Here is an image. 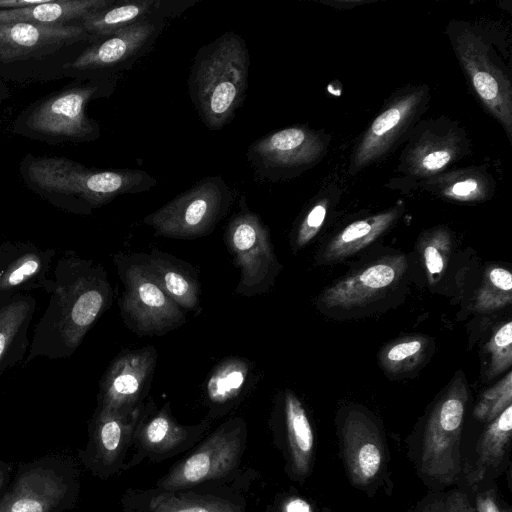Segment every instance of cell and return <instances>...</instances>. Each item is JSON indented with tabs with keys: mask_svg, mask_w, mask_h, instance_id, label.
Wrapping results in <instances>:
<instances>
[{
	"mask_svg": "<svg viewBox=\"0 0 512 512\" xmlns=\"http://www.w3.org/2000/svg\"><path fill=\"white\" fill-rule=\"evenodd\" d=\"M91 35L81 24L14 23L0 25V61L41 57Z\"/></svg>",
	"mask_w": 512,
	"mask_h": 512,
	"instance_id": "e0dca14e",
	"label": "cell"
},
{
	"mask_svg": "<svg viewBox=\"0 0 512 512\" xmlns=\"http://www.w3.org/2000/svg\"><path fill=\"white\" fill-rule=\"evenodd\" d=\"M477 508L479 512H501L493 498L488 494L478 497Z\"/></svg>",
	"mask_w": 512,
	"mask_h": 512,
	"instance_id": "b9f144b4",
	"label": "cell"
},
{
	"mask_svg": "<svg viewBox=\"0 0 512 512\" xmlns=\"http://www.w3.org/2000/svg\"><path fill=\"white\" fill-rule=\"evenodd\" d=\"M157 358L153 345L121 351L100 380L96 409L129 414L141 408L150 389Z\"/></svg>",
	"mask_w": 512,
	"mask_h": 512,
	"instance_id": "8fae6325",
	"label": "cell"
},
{
	"mask_svg": "<svg viewBox=\"0 0 512 512\" xmlns=\"http://www.w3.org/2000/svg\"><path fill=\"white\" fill-rule=\"evenodd\" d=\"M234 193L220 176H209L145 216L155 236L190 240L209 235L228 214Z\"/></svg>",
	"mask_w": 512,
	"mask_h": 512,
	"instance_id": "8992f818",
	"label": "cell"
},
{
	"mask_svg": "<svg viewBox=\"0 0 512 512\" xmlns=\"http://www.w3.org/2000/svg\"><path fill=\"white\" fill-rule=\"evenodd\" d=\"M48 0H0V10L21 9L45 3Z\"/></svg>",
	"mask_w": 512,
	"mask_h": 512,
	"instance_id": "ab89813d",
	"label": "cell"
},
{
	"mask_svg": "<svg viewBox=\"0 0 512 512\" xmlns=\"http://www.w3.org/2000/svg\"><path fill=\"white\" fill-rule=\"evenodd\" d=\"M166 18L155 17L127 26L85 49L66 68L86 71L129 64L157 38Z\"/></svg>",
	"mask_w": 512,
	"mask_h": 512,
	"instance_id": "ac0fdd59",
	"label": "cell"
},
{
	"mask_svg": "<svg viewBox=\"0 0 512 512\" xmlns=\"http://www.w3.org/2000/svg\"><path fill=\"white\" fill-rule=\"evenodd\" d=\"M456 56L481 103L512 135V89L492 50L474 29L464 26L451 37Z\"/></svg>",
	"mask_w": 512,
	"mask_h": 512,
	"instance_id": "ba28073f",
	"label": "cell"
},
{
	"mask_svg": "<svg viewBox=\"0 0 512 512\" xmlns=\"http://www.w3.org/2000/svg\"><path fill=\"white\" fill-rule=\"evenodd\" d=\"M489 350L492 353L491 369L493 374L500 373L511 364L512 322L503 325L494 335Z\"/></svg>",
	"mask_w": 512,
	"mask_h": 512,
	"instance_id": "d6a6232c",
	"label": "cell"
},
{
	"mask_svg": "<svg viewBox=\"0 0 512 512\" xmlns=\"http://www.w3.org/2000/svg\"><path fill=\"white\" fill-rule=\"evenodd\" d=\"M208 427V420L197 425L179 424L168 403L157 409L150 400L145 403L135 429V456L138 460L148 457L154 461L171 457L193 445Z\"/></svg>",
	"mask_w": 512,
	"mask_h": 512,
	"instance_id": "9a60e30c",
	"label": "cell"
},
{
	"mask_svg": "<svg viewBox=\"0 0 512 512\" xmlns=\"http://www.w3.org/2000/svg\"><path fill=\"white\" fill-rule=\"evenodd\" d=\"M181 4L182 2L163 0L115 1L110 6L85 17L79 24L91 36L105 38L146 19L166 18L181 13Z\"/></svg>",
	"mask_w": 512,
	"mask_h": 512,
	"instance_id": "7402d4cb",
	"label": "cell"
},
{
	"mask_svg": "<svg viewBox=\"0 0 512 512\" xmlns=\"http://www.w3.org/2000/svg\"><path fill=\"white\" fill-rule=\"evenodd\" d=\"M253 366L239 356L221 360L210 372L205 383V399L211 413L229 410L244 395L252 383Z\"/></svg>",
	"mask_w": 512,
	"mask_h": 512,
	"instance_id": "cb8c5ba5",
	"label": "cell"
},
{
	"mask_svg": "<svg viewBox=\"0 0 512 512\" xmlns=\"http://www.w3.org/2000/svg\"><path fill=\"white\" fill-rule=\"evenodd\" d=\"M342 442L352 481L357 485L368 484L383 463V447L376 426L365 415L352 412L343 423Z\"/></svg>",
	"mask_w": 512,
	"mask_h": 512,
	"instance_id": "ffe728a7",
	"label": "cell"
},
{
	"mask_svg": "<svg viewBox=\"0 0 512 512\" xmlns=\"http://www.w3.org/2000/svg\"><path fill=\"white\" fill-rule=\"evenodd\" d=\"M489 282L495 288L504 293L510 294L512 290V275L504 268H493L489 272Z\"/></svg>",
	"mask_w": 512,
	"mask_h": 512,
	"instance_id": "74e56055",
	"label": "cell"
},
{
	"mask_svg": "<svg viewBox=\"0 0 512 512\" xmlns=\"http://www.w3.org/2000/svg\"><path fill=\"white\" fill-rule=\"evenodd\" d=\"M114 0H48L43 4L21 9L0 10V25L33 23L69 24L102 10Z\"/></svg>",
	"mask_w": 512,
	"mask_h": 512,
	"instance_id": "d4e9b609",
	"label": "cell"
},
{
	"mask_svg": "<svg viewBox=\"0 0 512 512\" xmlns=\"http://www.w3.org/2000/svg\"><path fill=\"white\" fill-rule=\"evenodd\" d=\"M398 210L393 209L364 220H358L341 231L326 250L328 259H337L354 253L372 242L396 219Z\"/></svg>",
	"mask_w": 512,
	"mask_h": 512,
	"instance_id": "4dcf8cb0",
	"label": "cell"
},
{
	"mask_svg": "<svg viewBox=\"0 0 512 512\" xmlns=\"http://www.w3.org/2000/svg\"><path fill=\"white\" fill-rule=\"evenodd\" d=\"M30 181L51 193L77 195L91 206H101L123 194L141 193L157 185L143 170H96L61 157L32 158Z\"/></svg>",
	"mask_w": 512,
	"mask_h": 512,
	"instance_id": "277c9868",
	"label": "cell"
},
{
	"mask_svg": "<svg viewBox=\"0 0 512 512\" xmlns=\"http://www.w3.org/2000/svg\"><path fill=\"white\" fill-rule=\"evenodd\" d=\"M422 349V342L419 340H410L398 343L391 347L386 354V363L398 366L399 363L415 357Z\"/></svg>",
	"mask_w": 512,
	"mask_h": 512,
	"instance_id": "d590c367",
	"label": "cell"
},
{
	"mask_svg": "<svg viewBox=\"0 0 512 512\" xmlns=\"http://www.w3.org/2000/svg\"><path fill=\"white\" fill-rule=\"evenodd\" d=\"M224 242L240 270L235 293L252 297L268 292L282 265L274 252L268 226L247 207L244 197L240 200L239 211L225 228Z\"/></svg>",
	"mask_w": 512,
	"mask_h": 512,
	"instance_id": "52a82bcc",
	"label": "cell"
},
{
	"mask_svg": "<svg viewBox=\"0 0 512 512\" xmlns=\"http://www.w3.org/2000/svg\"><path fill=\"white\" fill-rule=\"evenodd\" d=\"M512 430V405L507 406L482 434L476 449L477 457L468 474L472 483L482 480L490 467L504 457Z\"/></svg>",
	"mask_w": 512,
	"mask_h": 512,
	"instance_id": "f1b7e54d",
	"label": "cell"
},
{
	"mask_svg": "<svg viewBox=\"0 0 512 512\" xmlns=\"http://www.w3.org/2000/svg\"><path fill=\"white\" fill-rule=\"evenodd\" d=\"M425 265L430 275L440 274L444 268V258L437 247L430 243L424 249Z\"/></svg>",
	"mask_w": 512,
	"mask_h": 512,
	"instance_id": "8d00e7d4",
	"label": "cell"
},
{
	"mask_svg": "<svg viewBox=\"0 0 512 512\" xmlns=\"http://www.w3.org/2000/svg\"><path fill=\"white\" fill-rule=\"evenodd\" d=\"M284 422L292 469L299 476L309 470L314 449V435L300 400L289 390L282 396Z\"/></svg>",
	"mask_w": 512,
	"mask_h": 512,
	"instance_id": "83f0119b",
	"label": "cell"
},
{
	"mask_svg": "<svg viewBox=\"0 0 512 512\" xmlns=\"http://www.w3.org/2000/svg\"><path fill=\"white\" fill-rule=\"evenodd\" d=\"M49 303L37 323L25 364L37 357L69 358L85 335L113 302V289L104 267L67 252L43 288Z\"/></svg>",
	"mask_w": 512,
	"mask_h": 512,
	"instance_id": "6da1fadb",
	"label": "cell"
},
{
	"mask_svg": "<svg viewBox=\"0 0 512 512\" xmlns=\"http://www.w3.org/2000/svg\"><path fill=\"white\" fill-rule=\"evenodd\" d=\"M14 474V466L0 459V499L5 493Z\"/></svg>",
	"mask_w": 512,
	"mask_h": 512,
	"instance_id": "f35d334b",
	"label": "cell"
},
{
	"mask_svg": "<svg viewBox=\"0 0 512 512\" xmlns=\"http://www.w3.org/2000/svg\"><path fill=\"white\" fill-rule=\"evenodd\" d=\"M326 211L327 202L324 200L309 210L295 232L293 245L296 248L305 246L316 235L324 222Z\"/></svg>",
	"mask_w": 512,
	"mask_h": 512,
	"instance_id": "836d02e7",
	"label": "cell"
},
{
	"mask_svg": "<svg viewBox=\"0 0 512 512\" xmlns=\"http://www.w3.org/2000/svg\"><path fill=\"white\" fill-rule=\"evenodd\" d=\"M124 290L119 299L125 325L139 336L163 335L186 322L184 310L157 284L141 253L113 256Z\"/></svg>",
	"mask_w": 512,
	"mask_h": 512,
	"instance_id": "5b68a950",
	"label": "cell"
},
{
	"mask_svg": "<svg viewBox=\"0 0 512 512\" xmlns=\"http://www.w3.org/2000/svg\"><path fill=\"white\" fill-rule=\"evenodd\" d=\"M512 374L509 373L504 381L487 390L477 404L474 415L477 419L492 422L509 405L512 400Z\"/></svg>",
	"mask_w": 512,
	"mask_h": 512,
	"instance_id": "1f68e13d",
	"label": "cell"
},
{
	"mask_svg": "<svg viewBox=\"0 0 512 512\" xmlns=\"http://www.w3.org/2000/svg\"><path fill=\"white\" fill-rule=\"evenodd\" d=\"M36 309L35 298L20 294L0 307V374L20 363L30 347L28 329Z\"/></svg>",
	"mask_w": 512,
	"mask_h": 512,
	"instance_id": "603a6c76",
	"label": "cell"
},
{
	"mask_svg": "<svg viewBox=\"0 0 512 512\" xmlns=\"http://www.w3.org/2000/svg\"><path fill=\"white\" fill-rule=\"evenodd\" d=\"M424 88L409 90L395 97L374 119L358 143L350 172L364 168L383 156L416 120L425 105Z\"/></svg>",
	"mask_w": 512,
	"mask_h": 512,
	"instance_id": "5bb4252c",
	"label": "cell"
},
{
	"mask_svg": "<svg viewBox=\"0 0 512 512\" xmlns=\"http://www.w3.org/2000/svg\"><path fill=\"white\" fill-rule=\"evenodd\" d=\"M98 87L86 85L61 92L48 99L31 113L27 125L34 131L75 139L91 138L97 125L85 114V106Z\"/></svg>",
	"mask_w": 512,
	"mask_h": 512,
	"instance_id": "2e32d148",
	"label": "cell"
},
{
	"mask_svg": "<svg viewBox=\"0 0 512 512\" xmlns=\"http://www.w3.org/2000/svg\"><path fill=\"white\" fill-rule=\"evenodd\" d=\"M283 512H313L310 504L302 498H290L283 506Z\"/></svg>",
	"mask_w": 512,
	"mask_h": 512,
	"instance_id": "60d3db41",
	"label": "cell"
},
{
	"mask_svg": "<svg viewBox=\"0 0 512 512\" xmlns=\"http://www.w3.org/2000/svg\"><path fill=\"white\" fill-rule=\"evenodd\" d=\"M461 139L454 132H431L414 142L406 157L407 170L420 176L432 175L450 164L461 152Z\"/></svg>",
	"mask_w": 512,
	"mask_h": 512,
	"instance_id": "4316f807",
	"label": "cell"
},
{
	"mask_svg": "<svg viewBox=\"0 0 512 512\" xmlns=\"http://www.w3.org/2000/svg\"><path fill=\"white\" fill-rule=\"evenodd\" d=\"M465 403V388H452L427 422L421 468L434 480L450 483L460 471L459 444Z\"/></svg>",
	"mask_w": 512,
	"mask_h": 512,
	"instance_id": "30bf717a",
	"label": "cell"
},
{
	"mask_svg": "<svg viewBox=\"0 0 512 512\" xmlns=\"http://www.w3.org/2000/svg\"><path fill=\"white\" fill-rule=\"evenodd\" d=\"M245 436L246 425L242 419L226 421L188 457L173 466L157 482L158 489L177 491L224 477L239 464Z\"/></svg>",
	"mask_w": 512,
	"mask_h": 512,
	"instance_id": "9c48e42d",
	"label": "cell"
},
{
	"mask_svg": "<svg viewBox=\"0 0 512 512\" xmlns=\"http://www.w3.org/2000/svg\"><path fill=\"white\" fill-rule=\"evenodd\" d=\"M141 255L154 280L175 303L183 310L198 309L201 290L198 270L194 266L159 249Z\"/></svg>",
	"mask_w": 512,
	"mask_h": 512,
	"instance_id": "44dd1931",
	"label": "cell"
},
{
	"mask_svg": "<svg viewBox=\"0 0 512 512\" xmlns=\"http://www.w3.org/2000/svg\"><path fill=\"white\" fill-rule=\"evenodd\" d=\"M322 138L306 127L284 128L254 141L247 157L261 178L283 179L308 167L324 153Z\"/></svg>",
	"mask_w": 512,
	"mask_h": 512,
	"instance_id": "7c38bea8",
	"label": "cell"
},
{
	"mask_svg": "<svg viewBox=\"0 0 512 512\" xmlns=\"http://www.w3.org/2000/svg\"><path fill=\"white\" fill-rule=\"evenodd\" d=\"M145 405V403H144ZM144 405L129 414L96 409L89 424V439L78 458L94 476L106 479L124 469V459Z\"/></svg>",
	"mask_w": 512,
	"mask_h": 512,
	"instance_id": "4fadbf2b",
	"label": "cell"
},
{
	"mask_svg": "<svg viewBox=\"0 0 512 512\" xmlns=\"http://www.w3.org/2000/svg\"><path fill=\"white\" fill-rule=\"evenodd\" d=\"M77 462L52 454L20 463L0 499V512H66L73 509L81 489Z\"/></svg>",
	"mask_w": 512,
	"mask_h": 512,
	"instance_id": "3957f363",
	"label": "cell"
},
{
	"mask_svg": "<svg viewBox=\"0 0 512 512\" xmlns=\"http://www.w3.org/2000/svg\"><path fill=\"white\" fill-rule=\"evenodd\" d=\"M487 184L479 176H465L444 185L443 194L456 200H476L485 194Z\"/></svg>",
	"mask_w": 512,
	"mask_h": 512,
	"instance_id": "e575fe53",
	"label": "cell"
},
{
	"mask_svg": "<svg viewBox=\"0 0 512 512\" xmlns=\"http://www.w3.org/2000/svg\"><path fill=\"white\" fill-rule=\"evenodd\" d=\"M395 278L396 270L393 266L378 263L328 289L323 295L322 302L327 307L360 304L382 292Z\"/></svg>",
	"mask_w": 512,
	"mask_h": 512,
	"instance_id": "484cf974",
	"label": "cell"
},
{
	"mask_svg": "<svg viewBox=\"0 0 512 512\" xmlns=\"http://www.w3.org/2000/svg\"><path fill=\"white\" fill-rule=\"evenodd\" d=\"M249 64L246 43L233 31L198 50L188 79L189 94L208 129H222L242 105Z\"/></svg>",
	"mask_w": 512,
	"mask_h": 512,
	"instance_id": "7a4b0ae2",
	"label": "cell"
},
{
	"mask_svg": "<svg viewBox=\"0 0 512 512\" xmlns=\"http://www.w3.org/2000/svg\"><path fill=\"white\" fill-rule=\"evenodd\" d=\"M55 255L54 249L32 243L0 244V307L17 295L43 288Z\"/></svg>",
	"mask_w": 512,
	"mask_h": 512,
	"instance_id": "d6986e66",
	"label": "cell"
},
{
	"mask_svg": "<svg viewBox=\"0 0 512 512\" xmlns=\"http://www.w3.org/2000/svg\"><path fill=\"white\" fill-rule=\"evenodd\" d=\"M140 512H243L234 504L219 498L179 491L148 492Z\"/></svg>",
	"mask_w": 512,
	"mask_h": 512,
	"instance_id": "f546056e",
	"label": "cell"
}]
</instances>
